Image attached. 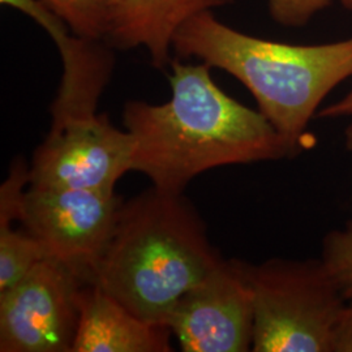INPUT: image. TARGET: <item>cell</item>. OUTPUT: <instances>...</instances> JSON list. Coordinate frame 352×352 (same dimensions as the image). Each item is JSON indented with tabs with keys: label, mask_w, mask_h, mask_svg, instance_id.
I'll use <instances>...</instances> for the list:
<instances>
[{
	"label": "cell",
	"mask_w": 352,
	"mask_h": 352,
	"mask_svg": "<svg viewBox=\"0 0 352 352\" xmlns=\"http://www.w3.org/2000/svg\"><path fill=\"white\" fill-rule=\"evenodd\" d=\"M171 68L170 101L128 102L123 113L133 139L131 171L145 174L154 188L180 195L190 180L215 167L295 153L263 113L217 87L209 64L174 60Z\"/></svg>",
	"instance_id": "cell-1"
},
{
	"label": "cell",
	"mask_w": 352,
	"mask_h": 352,
	"mask_svg": "<svg viewBox=\"0 0 352 352\" xmlns=\"http://www.w3.org/2000/svg\"><path fill=\"white\" fill-rule=\"evenodd\" d=\"M222 260L188 199L151 187L123 202L90 282L141 320L166 325L177 300Z\"/></svg>",
	"instance_id": "cell-2"
},
{
	"label": "cell",
	"mask_w": 352,
	"mask_h": 352,
	"mask_svg": "<svg viewBox=\"0 0 352 352\" xmlns=\"http://www.w3.org/2000/svg\"><path fill=\"white\" fill-rule=\"evenodd\" d=\"M173 49L236 77L294 151L320 103L352 75V38L320 46L265 41L222 24L212 11L187 20Z\"/></svg>",
	"instance_id": "cell-3"
},
{
	"label": "cell",
	"mask_w": 352,
	"mask_h": 352,
	"mask_svg": "<svg viewBox=\"0 0 352 352\" xmlns=\"http://www.w3.org/2000/svg\"><path fill=\"white\" fill-rule=\"evenodd\" d=\"M232 264L251 294L253 351L331 352L349 302L322 260Z\"/></svg>",
	"instance_id": "cell-4"
},
{
	"label": "cell",
	"mask_w": 352,
	"mask_h": 352,
	"mask_svg": "<svg viewBox=\"0 0 352 352\" xmlns=\"http://www.w3.org/2000/svg\"><path fill=\"white\" fill-rule=\"evenodd\" d=\"M52 124L29 167V186L38 188L115 190L131 171L133 139L96 107L51 109Z\"/></svg>",
	"instance_id": "cell-5"
},
{
	"label": "cell",
	"mask_w": 352,
	"mask_h": 352,
	"mask_svg": "<svg viewBox=\"0 0 352 352\" xmlns=\"http://www.w3.org/2000/svg\"><path fill=\"white\" fill-rule=\"evenodd\" d=\"M123 202L115 190L29 186L19 221L41 244L47 258L62 263L84 282H90Z\"/></svg>",
	"instance_id": "cell-6"
},
{
	"label": "cell",
	"mask_w": 352,
	"mask_h": 352,
	"mask_svg": "<svg viewBox=\"0 0 352 352\" xmlns=\"http://www.w3.org/2000/svg\"><path fill=\"white\" fill-rule=\"evenodd\" d=\"M82 283L68 266L43 258L0 292V351L72 352Z\"/></svg>",
	"instance_id": "cell-7"
},
{
	"label": "cell",
	"mask_w": 352,
	"mask_h": 352,
	"mask_svg": "<svg viewBox=\"0 0 352 352\" xmlns=\"http://www.w3.org/2000/svg\"><path fill=\"white\" fill-rule=\"evenodd\" d=\"M253 324L251 294L232 260L187 291L166 322L186 352L250 351Z\"/></svg>",
	"instance_id": "cell-8"
},
{
	"label": "cell",
	"mask_w": 352,
	"mask_h": 352,
	"mask_svg": "<svg viewBox=\"0 0 352 352\" xmlns=\"http://www.w3.org/2000/svg\"><path fill=\"white\" fill-rule=\"evenodd\" d=\"M78 329L72 352H168L171 329L131 314L94 282L78 291Z\"/></svg>",
	"instance_id": "cell-9"
},
{
	"label": "cell",
	"mask_w": 352,
	"mask_h": 352,
	"mask_svg": "<svg viewBox=\"0 0 352 352\" xmlns=\"http://www.w3.org/2000/svg\"><path fill=\"white\" fill-rule=\"evenodd\" d=\"M222 0H109L106 42L118 49L144 46L151 63L164 68L176 32L190 17L210 11Z\"/></svg>",
	"instance_id": "cell-10"
},
{
	"label": "cell",
	"mask_w": 352,
	"mask_h": 352,
	"mask_svg": "<svg viewBox=\"0 0 352 352\" xmlns=\"http://www.w3.org/2000/svg\"><path fill=\"white\" fill-rule=\"evenodd\" d=\"M47 258L43 248L24 228L13 230L0 221V292L21 280L36 265Z\"/></svg>",
	"instance_id": "cell-11"
},
{
	"label": "cell",
	"mask_w": 352,
	"mask_h": 352,
	"mask_svg": "<svg viewBox=\"0 0 352 352\" xmlns=\"http://www.w3.org/2000/svg\"><path fill=\"white\" fill-rule=\"evenodd\" d=\"M78 37L106 41L109 0H41Z\"/></svg>",
	"instance_id": "cell-12"
},
{
	"label": "cell",
	"mask_w": 352,
	"mask_h": 352,
	"mask_svg": "<svg viewBox=\"0 0 352 352\" xmlns=\"http://www.w3.org/2000/svg\"><path fill=\"white\" fill-rule=\"evenodd\" d=\"M322 263L337 282L347 302H352V223L331 231L324 240Z\"/></svg>",
	"instance_id": "cell-13"
},
{
	"label": "cell",
	"mask_w": 352,
	"mask_h": 352,
	"mask_svg": "<svg viewBox=\"0 0 352 352\" xmlns=\"http://www.w3.org/2000/svg\"><path fill=\"white\" fill-rule=\"evenodd\" d=\"M331 0H269L273 19L286 26L307 24L314 14L324 10Z\"/></svg>",
	"instance_id": "cell-14"
},
{
	"label": "cell",
	"mask_w": 352,
	"mask_h": 352,
	"mask_svg": "<svg viewBox=\"0 0 352 352\" xmlns=\"http://www.w3.org/2000/svg\"><path fill=\"white\" fill-rule=\"evenodd\" d=\"M331 352H352V302L346 304L334 327Z\"/></svg>",
	"instance_id": "cell-15"
},
{
	"label": "cell",
	"mask_w": 352,
	"mask_h": 352,
	"mask_svg": "<svg viewBox=\"0 0 352 352\" xmlns=\"http://www.w3.org/2000/svg\"><path fill=\"white\" fill-rule=\"evenodd\" d=\"M346 115H352V90L342 101L329 106L320 113V116L322 118H336Z\"/></svg>",
	"instance_id": "cell-16"
},
{
	"label": "cell",
	"mask_w": 352,
	"mask_h": 352,
	"mask_svg": "<svg viewBox=\"0 0 352 352\" xmlns=\"http://www.w3.org/2000/svg\"><path fill=\"white\" fill-rule=\"evenodd\" d=\"M346 146L349 151H352V124L346 129Z\"/></svg>",
	"instance_id": "cell-17"
},
{
	"label": "cell",
	"mask_w": 352,
	"mask_h": 352,
	"mask_svg": "<svg viewBox=\"0 0 352 352\" xmlns=\"http://www.w3.org/2000/svg\"><path fill=\"white\" fill-rule=\"evenodd\" d=\"M342 3H343V6H344L347 10H350L352 12V0H342Z\"/></svg>",
	"instance_id": "cell-18"
}]
</instances>
